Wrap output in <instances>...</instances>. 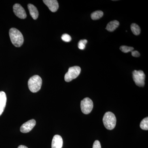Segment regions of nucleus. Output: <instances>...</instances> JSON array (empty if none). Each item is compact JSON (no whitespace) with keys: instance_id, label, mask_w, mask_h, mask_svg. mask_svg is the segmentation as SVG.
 Masks as SVG:
<instances>
[{"instance_id":"13","label":"nucleus","mask_w":148,"mask_h":148,"mask_svg":"<svg viewBox=\"0 0 148 148\" xmlns=\"http://www.w3.org/2000/svg\"><path fill=\"white\" fill-rule=\"evenodd\" d=\"M119 25V23L116 20H114L109 22L106 27V30L110 32H114Z\"/></svg>"},{"instance_id":"3","label":"nucleus","mask_w":148,"mask_h":148,"mask_svg":"<svg viewBox=\"0 0 148 148\" xmlns=\"http://www.w3.org/2000/svg\"><path fill=\"white\" fill-rule=\"evenodd\" d=\"M116 119L113 113L108 112L106 113L103 118V122L107 129L112 130L115 127Z\"/></svg>"},{"instance_id":"11","label":"nucleus","mask_w":148,"mask_h":148,"mask_svg":"<svg viewBox=\"0 0 148 148\" xmlns=\"http://www.w3.org/2000/svg\"><path fill=\"white\" fill-rule=\"evenodd\" d=\"M7 102V97L5 92H0V116L2 114L5 108Z\"/></svg>"},{"instance_id":"10","label":"nucleus","mask_w":148,"mask_h":148,"mask_svg":"<svg viewBox=\"0 0 148 148\" xmlns=\"http://www.w3.org/2000/svg\"><path fill=\"white\" fill-rule=\"evenodd\" d=\"M63 140L60 135H56L53 136L51 143V148H62Z\"/></svg>"},{"instance_id":"19","label":"nucleus","mask_w":148,"mask_h":148,"mask_svg":"<svg viewBox=\"0 0 148 148\" xmlns=\"http://www.w3.org/2000/svg\"><path fill=\"white\" fill-rule=\"evenodd\" d=\"M61 39L64 41L66 42H69L72 40L71 37L68 34H64L62 35Z\"/></svg>"},{"instance_id":"5","label":"nucleus","mask_w":148,"mask_h":148,"mask_svg":"<svg viewBox=\"0 0 148 148\" xmlns=\"http://www.w3.org/2000/svg\"><path fill=\"white\" fill-rule=\"evenodd\" d=\"M132 77L135 84L140 87H143L145 84V75L142 71H135L132 72Z\"/></svg>"},{"instance_id":"18","label":"nucleus","mask_w":148,"mask_h":148,"mask_svg":"<svg viewBox=\"0 0 148 148\" xmlns=\"http://www.w3.org/2000/svg\"><path fill=\"white\" fill-rule=\"evenodd\" d=\"M87 40H81L79 41V42L78 43V46L79 48L81 50H83L85 48L86 45L87 43Z\"/></svg>"},{"instance_id":"1","label":"nucleus","mask_w":148,"mask_h":148,"mask_svg":"<svg viewBox=\"0 0 148 148\" xmlns=\"http://www.w3.org/2000/svg\"><path fill=\"white\" fill-rule=\"evenodd\" d=\"M9 36L11 41L14 46L19 47L22 46L24 43V37L18 29L12 28L9 31Z\"/></svg>"},{"instance_id":"22","label":"nucleus","mask_w":148,"mask_h":148,"mask_svg":"<svg viewBox=\"0 0 148 148\" xmlns=\"http://www.w3.org/2000/svg\"><path fill=\"white\" fill-rule=\"evenodd\" d=\"M17 148H28L27 147H26V146L24 145H20L18 146V147Z\"/></svg>"},{"instance_id":"4","label":"nucleus","mask_w":148,"mask_h":148,"mask_svg":"<svg viewBox=\"0 0 148 148\" xmlns=\"http://www.w3.org/2000/svg\"><path fill=\"white\" fill-rule=\"evenodd\" d=\"M81 71V69L79 66H75L69 68L64 77L65 81L70 82L76 78L80 73Z\"/></svg>"},{"instance_id":"2","label":"nucleus","mask_w":148,"mask_h":148,"mask_svg":"<svg viewBox=\"0 0 148 148\" xmlns=\"http://www.w3.org/2000/svg\"><path fill=\"white\" fill-rule=\"evenodd\" d=\"M42 84V79L38 75H35L31 77L28 81V86L29 90L33 92H38L40 89Z\"/></svg>"},{"instance_id":"8","label":"nucleus","mask_w":148,"mask_h":148,"mask_svg":"<svg viewBox=\"0 0 148 148\" xmlns=\"http://www.w3.org/2000/svg\"><path fill=\"white\" fill-rule=\"evenodd\" d=\"M36 124L34 119L30 120L22 125L20 127V131L22 133H27L33 129Z\"/></svg>"},{"instance_id":"9","label":"nucleus","mask_w":148,"mask_h":148,"mask_svg":"<svg viewBox=\"0 0 148 148\" xmlns=\"http://www.w3.org/2000/svg\"><path fill=\"white\" fill-rule=\"evenodd\" d=\"M44 3L47 6L49 10L52 12H56L58 10L59 5L57 1L56 0H44Z\"/></svg>"},{"instance_id":"15","label":"nucleus","mask_w":148,"mask_h":148,"mask_svg":"<svg viewBox=\"0 0 148 148\" xmlns=\"http://www.w3.org/2000/svg\"><path fill=\"white\" fill-rule=\"evenodd\" d=\"M131 30L132 33L136 36L140 35L141 32V29L138 24L133 23L131 25Z\"/></svg>"},{"instance_id":"7","label":"nucleus","mask_w":148,"mask_h":148,"mask_svg":"<svg viewBox=\"0 0 148 148\" xmlns=\"http://www.w3.org/2000/svg\"><path fill=\"white\" fill-rule=\"evenodd\" d=\"M13 12L16 16L21 19H24L27 17L25 10L19 4H15L13 5Z\"/></svg>"},{"instance_id":"6","label":"nucleus","mask_w":148,"mask_h":148,"mask_svg":"<svg viewBox=\"0 0 148 148\" xmlns=\"http://www.w3.org/2000/svg\"><path fill=\"white\" fill-rule=\"evenodd\" d=\"M81 109L84 114H88L90 113L93 107V102L88 98H84L81 102Z\"/></svg>"},{"instance_id":"21","label":"nucleus","mask_w":148,"mask_h":148,"mask_svg":"<svg viewBox=\"0 0 148 148\" xmlns=\"http://www.w3.org/2000/svg\"><path fill=\"white\" fill-rule=\"evenodd\" d=\"M131 53H132V55L133 57H138L140 56V53L138 52L137 51H131Z\"/></svg>"},{"instance_id":"20","label":"nucleus","mask_w":148,"mask_h":148,"mask_svg":"<svg viewBox=\"0 0 148 148\" xmlns=\"http://www.w3.org/2000/svg\"><path fill=\"white\" fill-rule=\"evenodd\" d=\"M92 148H101V143L98 140H95L93 144Z\"/></svg>"},{"instance_id":"17","label":"nucleus","mask_w":148,"mask_h":148,"mask_svg":"<svg viewBox=\"0 0 148 148\" xmlns=\"http://www.w3.org/2000/svg\"><path fill=\"white\" fill-rule=\"evenodd\" d=\"M134 48L131 47H128L127 46H121L120 47V49L123 53H128V52L132 51L134 50Z\"/></svg>"},{"instance_id":"12","label":"nucleus","mask_w":148,"mask_h":148,"mask_svg":"<svg viewBox=\"0 0 148 148\" xmlns=\"http://www.w3.org/2000/svg\"><path fill=\"white\" fill-rule=\"evenodd\" d=\"M28 9L30 15L33 19L36 20L38 17L39 13L36 6L32 4H29L28 5Z\"/></svg>"},{"instance_id":"16","label":"nucleus","mask_w":148,"mask_h":148,"mask_svg":"<svg viewBox=\"0 0 148 148\" xmlns=\"http://www.w3.org/2000/svg\"><path fill=\"white\" fill-rule=\"evenodd\" d=\"M140 127L141 129L144 130H148V118H145L140 123Z\"/></svg>"},{"instance_id":"14","label":"nucleus","mask_w":148,"mask_h":148,"mask_svg":"<svg viewBox=\"0 0 148 148\" xmlns=\"http://www.w3.org/2000/svg\"><path fill=\"white\" fill-rule=\"evenodd\" d=\"M103 15V11L101 10L96 11L92 12L91 14V18L92 20H98L101 18Z\"/></svg>"}]
</instances>
